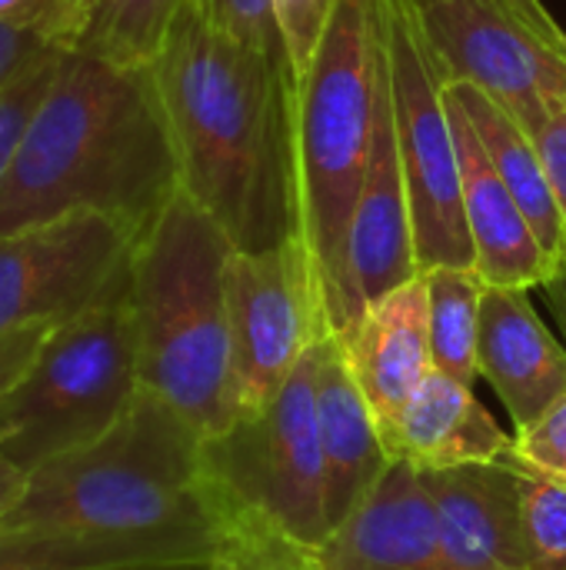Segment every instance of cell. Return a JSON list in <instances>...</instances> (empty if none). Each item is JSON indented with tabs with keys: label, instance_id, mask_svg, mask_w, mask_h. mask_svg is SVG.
Wrapping results in <instances>:
<instances>
[{
	"label": "cell",
	"instance_id": "44dd1931",
	"mask_svg": "<svg viewBox=\"0 0 566 570\" xmlns=\"http://www.w3.org/2000/svg\"><path fill=\"white\" fill-rule=\"evenodd\" d=\"M427 307H430V357L434 371H444L464 384L477 381V337L480 304L487 281L477 267H430Z\"/></svg>",
	"mask_w": 566,
	"mask_h": 570
},
{
	"label": "cell",
	"instance_id": "603a6c76",
	"mask_svg": "<svg viewBox=\"0 0 566 570\" xmlns=\"http://www.w3.org/2000/svg\"><path fill=\"white\" fill-rule=\"evenodd\" d=\"M517 471L530 570H566V488L527 468Z\"/></svg>",
	"mask_w": 566,
	"mask_h": 570
},
{
	"label": "cell",
	"instance_id": "ba28073f",
	"mask_svg": "<svg viewBox=\"0 0 566 570\" xmlns=\"http://www.w3.org/2000/svg\"><path fill=\"white\" fill-rule=\"evenodd\" d=\"M380 20L417 267L420 274L430 267H474L447 77L427 40L420 3L380 0Z\"/></svg>",
	"mask_w": 566,
	"mask_h": 570
},
{
	"label": "cell",
	"instance_id": "277c9868",
	"mask_svg": "<svg viewBox=\"0 0 566 570\" xmlns=\"http://www.w3.org/2000/svg\"><path fill=\"white\" fill-rule=\"evenodd\" d=\"M234 244L183 190L137 237L130 254V317L140 387L163 397L203 438L240 417L227 264Z\"/></svg>",
	"mask_w": 566,
	"mask_h": 570
},
{
	"label": "cell",
	"instance_id": "f1b7e54d",
	"mask_svg": "<svg viewBox=\"0 0 566 570\" xmlns=\"http://www.w3.org/2000/svg\"><path fill=\"white\" fill-rule=\"evenodd\" d=\"M57 50H63V47L53 43L50 37L37 33V30L13 27V23H0V90H7L33 63H40L43 57H50Z\"/></svg>",
	"mask_w": 566,
	"mask_h": 570
},
{
	"label": "cell",
	"instance_id": "d6986e66",
	"mask_svg": "<svg viewBox=\"0 0 566 570\" xmlns=\"http://www.w3.org/2000/svg\"><path fill=\"white\" fill-rule=\"evenodd\" d=\"M510 434L474 397L470 384L430 371L407 404L394 434V458L420 471H444L464 464H490L510 454Z\"/></svg>",
	"mask_w": 566,
	"mask_h": 570
},
{
	"label": "cell",
	"instance_id": "6da1fadb",
	"mask_svg": "<svg viewBox=\"0 0 566 570\" xmlns=\"http://www.w3.org/2000/svg\"><path fill=\"white\" fill-rule=\"evenodd\" d=\"M0 534L23 544L37 570H244L203 434L143 387L100 441L27 474Z\"/></svg>",
	"mask_w": 566,
	"mask_h": 570
},
{
	"label": "cell",
	"instance_id": "2e32d148",
	"mask_svg": "<svg viewBox=\"0 0 566 570\" xmlns=\"http://www.w3.org/2000/svg\"><path fill=\"white\" fill-rule=\"evenodd\" d=\"M477 374L497 391L517 431L566 394V347L547 331L524 287H490L480 304Z\"/></svg>",
	"mask_w": 566,
	"mask_h": 570
},
{
	"label": "cell",
	"instance_id": "d4e9b609",
	"mask_svg": "<svg viewBox=\"0 0 566 570\" xmlns=\"http://www.w3.org/2000/svg\"><path fill=\"white\" fill-rule=\"evenodd\" d=\"M60 53H50L43 57L40 63H33L23 77H17L7 90H0V187L7 180V170L13 164V154L27 134V124L33 117V110L40 107L53 73H57V63H60Z\"/></svg>",
	"mask_w": 566,
	"mask_h": 570
},
{
	"label": "cell",
	"instance_id": "7402d4cb",
	"mask_svg": "<svg viewBox=\"0 0 566 570\" xmlns=\"http://www.w3.org/2000/svg\"><path fill=\"white\" fill-rule=\"evenodd\" d=\"M187 0H83V30L73 50L127 67H150Z\"/></svg>",
	"mask_w": 566,
	"mask_h": 570
},
{
	"label": "cell",
	"instance_id": "4fadbf2b",
	"mask_svg": "<svg viewBox=\"0 0 566 570\" xmlns=\"http://www.w3.org/2000/svg\"><path fill=\"white\" fill-rule=\"evenodd\" d=\"M307 570H457L417 464L394 458L367 501L324 541Z\"/></svg>",
	"mask_w": 566,
	"mask_h": 570
},
{
	"label": "cell",
	"instance_id": "ac0fdd59",
	"mask_svg": "<svg viewBox=\"0 0 566 570\" xmlns=\"http://www.w3.org/2000/svg\"><path fill=\"white\" fill-rule=\"evenodd\" d=\"M317 431L324 451V504L334 534L394 464L380 424L347 367L344 344L334 334L324 337L317 371Z\"/></svg>",
	"mask_w": 566,
	"mask_h": 570
},
{
	"label": "cell",
	"instance_id": "8992f818",
	"mask_svg": "<svg viewBox=\"0 0 566 570\" xmlns=\"http://www.w3.org/2000/svg\"><path fill=\"white\" fill-rule=\"evenodd\" d=\"M320 354L324 337L264 407L203 438L207 474L237 534L244 570H307L330 538L317 431Z\"/></svg>",
	"mask_w": 566,
	"mask_h": 570
},
{
	"label": "cell",
	"instance_id": "3957f363",
	"mask_svg": "<svg viewBox=\"0 0 566 570\" xmlns=\"http://www.w3.org/2000/svg\"><path fill=\"white\" fill-rule=\"evenodd\" d=\"M180 190L153 67L63 50L0 187V237L103 214L140 237Z\"/></svg>",
	"mask_w": 566,
	"mask_h": 570
},
{
	"label": "cell",
	"instance_id": "484cf974",
	"mask_svg": "<svg viewBox=\"0 0 566 570\" xmlns=\"http://www.w3.org/2000/svg\"><path fill=\"white\" fill-rule=\"evenodd\" d=\"M517 468L544 474L566 488V394L530 428H520L507 454Z\"/></svg>",
	"mask_w": 566,
	"mask_h": 570
},
{
	"label": "cell",
	"instance_id": "83f0119b",
	"mask_svg": "<svg viewBox=\"0 0 566 570\" xmlns=\"http://www.w3.org/2000/svg\"><path fill=\"white\" fill-rule=\"evenodd\" d=\"M330 3L334 0H274L277 23H280L287 57H290V67H294V80L307 67V60L314 57V47H317V40L324 33Z\"/></svg>",
	"mask_w": 566,
	"mask_h": 570
},
{
	"label": "cell",
	"instance_id": "1f68e13d",
	"mask_svg": "<svg viewBox=\"0 0 566 570\" xmlns=\"http://www.w3.org/2000/svg\"><path fill=\"white\" fill-rule=\"evenodd\" d=\"M53 324H40V327H23V331H13V334H3L0 337V397L3 391L23 374V367L30 364V357L37 354V347L43 344L47 331Z\"/></svg>",
	"mask_w": 566,
	"mask_h": 570
},
{
	"label": "cell",
	"instance_id": "52a82bcc",
	"mask_svg": "<svg viewBox=\"0 0 566 570\" xmlns=\"http://www.w3.org/2000/svg\"><path fill=\"white\" fill-rule=\"evenodd\" d=\"M130 271L93 307L53 324L0 397V454L27 478L100 441L140 391Z\"/></svg>",
	"mask_w": 566,
	"mask_h": 570
},
{
	"label": "cell",
	"instance_id": "d6a6232c",
	"mask_svg": "<svg viewBox=\"0 0 566 570\" xmlns=\"http://www.w3.org/2000/svg\"><path fill=\"white\" fill-rule=\"evenodd\" d=\"M23 474L0 454V521L10 514V508L17 504V498H20V491H23Z\"/></svg>",
	"mask_w": 566,
	"mask_h": 570
},
{
	"label": "cell",
	"instance_id": "30bf717a",
	"mask_svg": "<svg viewBox=\"0 0 566 570\" xmlns=\"http://www.w3.org/2000/svg\"><path fill=\"white\" fill-rule=\"evenodd\" d=\"M133 244L103 214H70L0 237V337L93 307L127 277Z\"/></svg>",
	"mask_w": 566,
	"mask_h": 570
},
{
	"label": "cell",
	"instance_id": "836d02e7",
	"mask_svg": "<svg viewBox=\"0 0 566 570\" xmlns=\"http://www.w3.org/2000/svg\"><path fill=\"white\" fill-rule=\"evenodd\" d=\"M127 570H240L237 564H187V568H127Z\"/></svg>",
	"mask_w": 566,
	"mask_h": 570
},
{
	"label": "cell",
	"instance_id": "7c38bea8",
	"mask_svg": "<svg viewBox=\"0 0 566 570\" xmlns=\"http://www.w3.org/2000/svg\"><path fill=\"white\" fill-rule=\"evenodd\" d=\"M417 274L420 267L414 247V217H410L407 177L397 147V120H394V97H390L387 50H384L374 137H370L367 170L360 180V194L350 220V240H347L350 331L377 301H384L390 291L404 287Z\"/></svg>",
	"mask_w": 566,
	"mask_h": 570
},
{
	"label": "cell",
	"instance_id": "cb8c5ba5",
	"mask_svg": "<svg viewBox=\"0 0 566 570\" xmlns=\"http://www.w3.org/2000/svg\"><path fill=\"white\" fill-rule=\"evenodd\" d=\"M193 3L217 30L290 67L274 0H193Z\"/></svg>",
	"mask_w": 566,
	"mask_h": 570
},
{
	"label": "cell",
	"instance_id": "9c48e42d",
	"mask_svg": "<svg viewBox=\"0 0 566 570\" xmlns=\"http://www.w3.org/2000/svg\"><path fill=\"white\" fill-rule=\"evenodd\" d=\"M230 344L240 414L264 407L310 344L327 337L304 237L267 250H234L227 264Z\"/></svg>",
	"mask_w": 566,
	"mask_h": 570
},
{
	"label": "cell",
	"instance_id": "e0dca14e",
	"mask_svg": "<svg viewBox=\"0 0 566 570\" xmlns=\"http://www.w3.org/2000/svg\"><path fill=\"white\" fill-rule=\"evenodd\" d=\"M457 160H460V190H464V217L474 244V267L490 287H544L560 281V267L537 244L517 197L497 174L490 154L484 150L474 124L464 107L447 94Z\"/></svg>",
	"mask_w": 566,
	"mask_h": 570
},
{
	"label": "cell",
	"instance_id": "9a60e30c",
	"mask_svg": "<svg viewBox=\"0 0 566 570\" xmlns=\"http://www.w3.org/2000/svg\"><path fill=\"white\" fill-rule=\"evenodd\" d=\"M344 344L347 367L360 384L387 448L400 428L407 404L417 387L434 371L430 357V307H427V281L417 274L404 287L390 291L377 301L360 324L337 337ZM394 454V451H390Z\"/></svg>",
	"mask_w": 566,
	"mask_h": 570
},
{
	"label": "cell",
	"instance_id": "7a4b0ae2",
	"mask_svg": "<svg viewBox=\"0 0 566 570\" xmlns=\"http://www.w3.org/2000/svg\"><path fill=\"white\" fill-rule=\"evenodd\" d=\"M180 190L230 237L267 250L300 234L294 70L217 30L193 0L150 63Z\"/></svg>",
	"mask_w": 566,
	"mask_h": 570
},
{
	"label": "cell",
	"instance_id": "5bb4252c",
	"mask_svg": "<svg viewBox=\"0 0 566 570\" xmlns=\"http://www.w3.org/2000/svg\"><path fill=\"white\" fill-rule=\"evenodd\" d=\"M420 481L454 568L530 570L520 514V471L510 458L420 471Z\"/></svg>",
	"mask_w": 566,
	"mask_h": 570
},
{
	"label": "cell",
	"instance_id": "4316f807",
	"mask_svg": "<svg viewBox=\"0 0 566 570\" xmlns=\"http://www.w3.org/2000/svg\"><path fill=\"white\" fill-rule=\"evenodd\" d=\"M83 0H0V23L27 27L63 50H73L83 30Z\"/></svg>",
	"mask_w": 566,
	"mask_h": 570
},
{
	"label": "cell",
	"instance_id": "8fae6325",
	"mask_svg": "<svg viewBox=\"0 0 566 570\" xmlns=\"http://www.w3.org/2000/svg\"><path fill=\"white\" fill-rule=\"evenodd\" d=\"M420 20L444 77L480 87L530 137L557 104H566L564 53L497 7L484 0H427Z\"/></svg>",
	"mask_w": 566,
	"mask_h": 570
},
{
	"label": "cell",
	"instance_id": "ffe728a7",
	"mask_svg": "<svg viewBox=\"0 0 566 570\" xmlns=\"http://www.w3.org/2000/svg\"><path fill=\"white\" fill-rule=\"evenodd\" d=\"M447 94L464 107L467 120L474 124L484 150L490 154L497 174L517 197L537 244L547 250V257L560 267L566 277V224L557 197L550 190L544 160L537 154L534 137L504 110L497 107L480 87L464 83V80H447Z\"/></svg>",
	"mask_w": 566,
	"mask_h": 570
},
{
	"label": "cell",
	"instance_id": "5b68a950",
	"mask_svg": "<svg viewBox=\"0 0 566 570\" xmlns=\"http://www.w3.org/2000/svg\"><path fill=\"white\" fill-rule=\"evenodd\" d=\"M380 70V0H334L314 57L294 80L300 237L334 337L350 331L347 240L374 137Z\"/></svg>",
	"mask_w": 566,
	"mask_h": 570
},
{
	"label": "cell",
	"instance_id": "e575fe53",
	"mask_svg": "<svg viewBox=\"0 0 566 570\" xmlns=\"http://www.w3.org/2000/svg\"><path fill=\"white\" fill-rule=\"evenodd\" d=\"M0 570H23V568H20L17 561H10V558H7V554L0 551Z\"/></svg>",
	"mask_w": 566,
	"mask_h": 570
},
{
	"label": "cell",
	"instance_id": "4dcf8cb0",
	"mask_svg": "<svg viewBox=\"0 0 566 570\" xmlns=\"http://www.w3.org/2000/svg\"><path fill=\"white\" fill-rule=\"evenodd\" d=\"M427 3V0H420ZM490 7H497L504 17L517 20L520 27H527L530 33H537L544 43H550L554 50H560L566 57V30L554 20V13L540 3V0H484Z\"/></svg>",
	"mask_w": 566,
	"mask_h": 570
},
{
	"label": "cell",
	"instance_id": "f546056e",
	"mask_svg": "<svg viewBox=\"0 0 566 570\" xmlns=\"http://www.w3.org/2000/svg\"><path fill=\"white\" fill-rule=\"evenodd\" d=\"M534 144H537V154L544 160L550 190L557 197V207L566 224V104H557L550 110L547 124L534 134Z\"/></svg>",
	"mask_w": 566,
	"mask_h": 570
}]
</instances>
